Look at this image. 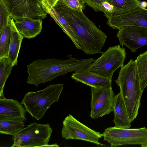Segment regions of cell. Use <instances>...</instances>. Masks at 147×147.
<instances>
[{
    "mask_svg": "<svg viewBox=\"0 0 147 147\" xmlns=\"http://www.w3.org/2000/svg\"><path fill=\"white\" fill-rule=\"evenodd\" d=\"M67 20L73 29L79 45L88 55L102 53L107 36L84 13L83 11L75 10L59 0L53 7Z\"/></svg>",
    "mask_w": 147,
    "mask_h": 147,
    "instance_id": "1",
    "label": "cell"
},
{
    "mask_svg": "<svg viewBox=\"0 0 147 147\" xmlns=\"http://www.w3.org/2000/svg\"><path fill=\"white\" fill-rule=\"evenodd\" d=\"M67 57V59H39L27 65V83L37 87L60 76L86 68L94 60L93 58L77 59L71 55Z\"/></svg>",
    "mask_w": 147,
    "mask_h": 147,
    "instance_id": "2",
    "label": "cell"
},
{
    "mask_svg": "<svg viewBox=\"0 0 147 147\" xmlns=\"http://www.w3.org/2000/svg\"><path fill=\"white\" fill-rule=\"evenodd\" d=\"M125 105L131 123L136 118L141 105L143 92L135 60L131 59L121 67L115 80Z\"/></svg>",
    "mask_w": 147,
    "mask_h": 147,
    "instance_id": "3",
    "label": "cell"
},
{
    "mask_svg": "<svg viewBox=\"0 0 147 147\" xmlns=\"http://www.w3.org/2000/svg\"><path fill=\"white\" fill-rule=\"evenodd\" d=\"M63 87L61 84H51L43 89L28 92L25 94L21 103L32 117L39 120L52 104L58 101Z\"/></svg>",
    "mask_w": 147,
    "mask_h": 147,
    "instance_id": "4",
    "label": "cell"
},
{
    "mask_svg": "<svg viewBox=\"0 0 147 147\" xmlns=\"http://www.w3.org/2000/svg\"><path fill=\"white\" fill-rule=\"evenodd\" d=\"M53 129L49 124L32 123L13 136L12 147H55L56 143L49 144Z\"/></svg>",
    "mask_w": 147,
    "mask_h": 147,
    "instance_id": "5",
    "label": "cell"
},
{
    "mask_svg": "<svg viewBox=\"0 0 147 147\" xmlns=\"http://www.w3.org/2000/svg\"><path fill=\"white\" fill-rule=\"evenodd\" d=\"M126 53L120 45L109 47L102 52L101 55L94 59L86 68L90 71L112 79L115 71L124 65Z\"/></svg>",
    "mask_w": 147,
    "mask_h": 147,
    "instance_id": "6",
    "label": "cell"
},
{
    "mask_svg": "<svg viewBox=\"0 0 147 147\" xmlns=\"http://www.w3.org/2000/svg\"><path fill=\"white\" fill-rule=\"evenodd\" d=\"M104 140L111 147L129 144H140L141 146L147 144V128H139L108 127L103 132Z\"/></svg>",
    "mask_w": 147,
    "mask_h": 147,
    "instance_id": "7",
    "label": "cell"
},
{
    "mask_svg": "<svg viewBox=\"0 0 147 147\" xmlns=\"http://www.w3.org/2000/svg\"><path fill=\"white\" fill-rule=\"evenodd\" d=\"M61 130L62 138L66 140L76 139L88 141L101 146L99 140L103 134L88 127L75 119L71 114L67 116L63 122Z\"/></svg>",
    "mask_w": 147,
    "mask_h": 147,
    "instance_id": "8",
    "label": "cell"
},
{
    "mask_svg": "<svg viewBox=\"0 0 147 147\" xmlns=\"http://www.w3.org/2000/svg\"><path fill=\"white\" fill-rule=\"evenodd\" d=\"M4 0L14 21L25 18L42 20L47 16L40 0Z\"/></svg>",
    "mask_w": 147,
    "mask_h": 147,
    "instance_id": "9",
    "label": "cell"
},
{
    "mask_svg": "<svg viewBox=\"0 0 147 147\" xmlns=\"http://www.w3.org/2000/svg\"><path fill=\"white\" fill-rule=\"evenodd\" d=\"M91 118L97 119L113 111L115 95L111 86L99 88L91 87Z\"/></svg>",
    "mask_w": 147,
    "mask_h": 147,
    "instance_id": "10",
    "label": "cell"
},
{
    "mask_svg": "<svg viewBox=\"0 0 147 147\" xmlns=\"http://www.w3.org/2000/svg\"><path fill=\"white\" fill-rule=\"evenodd\" d=\"M119 30L117 37L120 45H125L132 53L136 52L138 49L147 45V28L129 26Z\"/></svg>",
    "mask_w": 147,
    "mask_h": 147,
    "instance_id": "11",
    "label": "cell"
},
{
    "mask_svg": "<svg viewBox=\"0 0 147 147\" xmlns=\"http://www.w3.org/2000/svg\"><path fill=\"white\" fill-rule=\"evenodd\" d=\"M107 24L113 29L129 26L147 28V9L140 6L126 13L112 16L108 19Z\"/></svg>",
    "mask_w": 147,
    "mask_h": 147,
    "instance_id": "12",
    "label": "cell"
},
{
    "mask_svg": "<svg viewBox=\"0 0 147 147\" xmlns=\"http://www.w3.org/2000/svg\"><path fill=\"white\" fill-rule=\"evenodd\" d=\"M17 100L5 97L0 98V121L17 119L26 120V110Z\"/></svg>",
    "mask_w": 147,
    "mask_h": 147,
    "instance_id": "13",
    "label": "cell"
},
{
    "mask_svg": "<svg viewBox=\"0 0 147 147\" xmlns=\"http://www.w3.org/2000/svg\"><path fill=\"white\" fill-rule=\"evenodd\" d=\"M71 78L91 87L99 88L111 86L112 80L87 70L81 69L73 73Z\"/></svg>",
    "mask_w": 147,
    "mask_h": 147,
    "instance_id": "14",
    "label": "cell"
},
{
    "mask_svg": "<svg viewBox=\"0 0 147 147\" xmlns=\"http://www.w3.org/2000/svg\"><path fill=\"white\" fill-rule=\"evenodd\" d=\"M40 0L46 12L51 16L65 33L70 38L76 48L81 49L74 30L66 19L53 7H51L45 0Z\"/></svg>",
    "mask_w": 147,
    "mask_h": 147,
    "instance_id": "15",
    "label": "cell"
},
{
    "mask_svg": "<svg viewBox=\"0 0 147 147\" xmlns=\"http://www.w3.org/2000/svg\"><path fill=\"white\" fill-rule=\"evenodd\" d=\"M17 29L24 37L33 38L39 34L42 28V20L25 18L14 22Z\"/></svg>",
    "mask_w": 147,
    "mask_h": 147,
    "instance_id": "16",
    "label": "cell"
},
{
    "mask_svg": "<svg viewBox=\"0 0 147 147\" xmlns=\"http://www.w3.org/2000/svg\"><path fill=\"white\" fill-rule=\"evenodd\" d=\"M115 127L120 128H129L131 126L127 109L120 92L115 95L114 105Z\"/></svg>",
    "mask_w": 147,
    "mask_h": 147,
    "instance_id": "17",
    "label": "cell"
},
{
    "mask_svg": "<svg viewBox=\"0 0 147 147\" xmlns=\"http://www.w3.org/2000/svg\"><path fill=\"white\" fill-rule=\"evenodd\" d=\"M11 38L8 58L13 66L16 65L21 44L24 37L17 29L13 20L11 18Z\"/></svg>",
    "mask_w": 147,
    "mask_h": 147,
    "instance_id": "18",
    "label": "cell"
},
{
    "mask_svg": "<svg viewBox=\"0 0 147 147\" xmlns=\"http://www.w3.org/2000/svg\"><path fill=\"white\" fill-rule=\"evenodd\" d=\"M26 120L17 119L0 121V133L14 136L24 127Z\"/></svg>",
    "mask_w": 147,
    "mask_h": 147,
    "instance_id": "19",
    "label": "cell"
},
{
    "mask_svg": "<svg viewBox=\"0 0 147 147\" xmlns=\"http://www.w3.org/2000/svg\"><path fill=\"white\" fill-rule=\"evenodd\" d=\"M83 0L95 11L103 12L107 19L114 15V8L111 0Z\"/></svg>",
    "mask_w": 147,
    "mask_h": 147,
    "instance_id": "20",
    "label": "cell"
},
{
    "mask_svg": "<svg viewBox=\"0 0 147 147\" xmlns=\"http://www.w3.org/2000/svg\"><path fill=\"white\" fill-rule=\"evenodd\" d=\"M114 8V15L128 12L140 6V0H111Z\"/></svg>",
    "mask_w": 147,
    "mask_h": 147,
    "instance_id": "21",
    "label": "cell"
},
{
    "mask_svg": "<svg viewBox=\"0 0 147 147\" xmlns=\"http://www.w3.org/2000/svg\"><path fill=\"white\" fill-rule=\"evenodd\" d=\"M142 92L147 86V51L140 54L135 60Z\"/></svg>",
    "mask_w": 147,
    "mask_h": 147,
    "instance_id": "22",
    "label": "cell"
},
{
    "mask_svg": "<svg viewBox=\"0 0 147 147\" xmlns=\"http://www.w3.org/2000/svg\"><path fill=\"white\" fill-rule=\"evenodd\" d=\"M13 66L7 57L0 58V98L5 97L3 90Z\"/></svg>",
    "mask_w": 147,
    "mask_h": 147,
    "instance_id": "23",
    "label": "cell"
},
{
    "mask_svg": "<svg viewBox=\"0 0 147 147\" xmlns=\"http://www.w3.org/2000/svg\"><path fill=\"white\" fill-rule=\"evenodd\" d=\"M10 22L0 32V58L8 57L11 38Z\"/></svg>",
    "mask_w": 147,
    "mask_h": 147,
    "instance_id": "24",
    "label": "cell"
},
{
    "mask_svg": "<svg viewBox=\"0 0 147 147\" xmlns=\"http://www.w3.org/2000/svg\"><path fill=\"white\" fill-rule=\"evenodd\" d=\"M0 32L10 22L11 17L4 0H0Z\"/></svg>",
    "mask_w": 147,
    "mask_h": 147,
    "instance_id": "25",
    "label": "cell"
},
{
    "mask_svg": "<svg viewBox=\"0 0 147 147\" xmlns=\"http://www.w3.org/2000/svg\"><path fill=\"white\" fill-rule=\"evenodd\" d=\"M63 2L71 8L83 11L85 8V3L83 0H62Z\"/></svg>",
    "mask_w": 147,
    "mask_h": 147,
    "instance_id": "26",
    "label": "cell"
},
{
    "mask_svg": "<svg viewBox=\"0 0 147 147\" xmlns=\"http://www.w3.org/2000/svg\"><path fill=\"white\" fill-rule=\"evenodd\" d=\"M52 7H53L54 5L59 0H45Z\"/></svg>",
    "mask_w": 147,
    "mask_h": 147,
    "instance_id": "27",
    "label": "cell"
},
{
    "mask_svg": "<svg viewBox=\"0 0 147 147\" xmlns=\"http://www.w3.org/2000/svg\"><path fill=\"white\" fill-rule=\"evenodd\" d=\"M140 6L141 7L145 8L147 7V2L146 1H143L140 3Z\"/></svg>",
    "mask_w": 147,
    "mask_h": 147,
    "instance_id": "28",
    "label": "cell"
},
{
    "mask_svg": "<svg viewBox=\"0 0 147 147\" xmlns=\"http://www.w3.org/2000/svg\"><path fill=\"white\" fill-rule=\"evenodd\" d=\"M141 146L142 147H147V144H146L142 146Z\"/></svg>",
    "mask_w": 147,
    "mask_h": 147,
    "instance_id": "29",
    "label": "cell"
}]
</instances>
